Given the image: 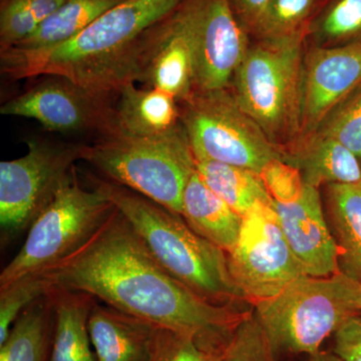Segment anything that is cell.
Wrapping results in <instances>:
<instances>
[{"instance_id":"obj_1","label":"cell","mask_w":361,"mask_h":361,"mask_svg":"<svg viewBox=\"0 0 361 361\" xmlns=\"http://www.w3.org/2000/svg\"><path fill=\"white\" fill-rule=\"evenodd\" d=\"M54 287L82 292L161 329L226 344L249 312L197 295L164 269L116 208L70 257L44 271Z\"/></svg>"},{"instance_id":"obj_2","label":"cell","mask_w":361,"mask_h":361,"mask_svg":"<svg viewBox=\"0 0 361 361\" xmlns=\"http://www.w3.org/2000/svg\"><path fill=\"white\" fill-rule=\"evenodd\" d=\"M184 0H125L80 35L44 51L0 52L1 73L13 80L68 78L99 97L137 84L157 28Z\"/></svg>"},{"instance_id":"obj_3","label":"cell","mask_w":361,"mask_h":361,"mask_svg":"<svg viewBox=\"0 0 361 361\" xmlns=\"http://www.w3.org/2000/svg\"><path fill=\"white\" fill-rule=\"evenodd\" d=\"M128 220L159 264L197 295L218 305L245 301L230 273L227 253L183 219L141 194L90 176Z\"/></svg>"},{"instance_id":"obj_4","label":"cell","mask_w":361,"mask_h":361,"mask_svg":"<svg viewBox=\"0 0 361 361\" xmlns=\"http://www.w3.org/2000/svg\"><path fill=\"white\" fill-rule=\"evenodd\" d=\"M253 306L275 355H314L327 337L360 312L361 283L341 271L324 277L304 274Z\"/></svg>"},{"instance_id":"obj_5","label":"cell","mask_w":361,"mask_h":361,"mask_svg":"<svg viewBox=\"0 0 361 361\" xmlns=\"http://www.w3.org/2000/svg\"><path fill=\"white\" fill-rule=\"evenodd\" d=\"M310 27L250 45L232 80V94L247 115L285 153L299 137L304 44Z\"/></svg>"},{"instance_id":"obj_6","label":"cell","mask_w":361,"mask_h":361,"mask_svg":"<svg viewBox=\"0 0 361 361\" xmlns=\"http://www.w3.org/2000/svg\"><path fill=\"white\" fill-rule=\"evenodd\" d=\"M82 160L116 184L178 215L196 160L184 129L155 137L108 134L84 145Z\"/></svg>"},{"instance_id":"obj_7","label":"cell","mask_w":361,"mask_h":361,"mask_svg":"<svg viewBox=\"0 0 361 361\" xmlns=\"http://www.w3.org/2000/svg\"><path fill=\"white\" fill-rule=\"evenodd\" d=\"M115 210L103 192L82 186L77 168H73L54 200L33 221L20 250L1 271L0 288L25 275L44 272L70 257Z\"/></svg>"},{"instance_id":"obj_8","label":"cell","mask_w":361,"mask_h":361,"mask_svg":"<svg viewBox=\"0 0 361 361\" xmlns=\"http://www.w3.org/2000/svg\"><path fill=\"white\" fill-rule=\"evenodd\" d=\"M180 123L195 159L248 169L260 175L284 154L240 108L231 90L197 92L180 102Z\"/></svg>"},{"instance_id":"obj_9","label":"cell","mask_w":361,"mask_h":361,"mask_svg":"<svg viewBox=\"0 0 361 361\" xmlns=\"http://www.w3.org/2000/svg\"><path fill=\"white\" fill-rule=\"evenodd\" d=\"M84 145L42 139L27 141V153L0 163V227L2 241L30 229L33 221L54 200Z\"/></svg>"},{"instance_id":"obj_10","label":"cell","mask_w":361,"mask_h":361,"mask_svg":"<svg viewBox=\"0 0 361 361\" xmlns=\"http://www.w3.org/2000/svg\"><path fill=\"white\" fill-rule=\"evenodd\" d=\"M227 257L235 284L253 305L305 274L285 238L272 202H257L247 212L238 241Z\"/></svg>"},{"instance_id":"obj_11","label":"cell","mask_w":361,"mask_h":361,"mask_svg":"<svg viewBox=\"0 0 361 361\" xmlns=\"http://www.w3.org/2000/svg\"><path fill=\"white\" fill-rule=\"evenodd\" d=\"M0 108L4 116L32 118L58 133L114 132L115 110L110 99L92 94L61 77H47Z\"/></svg>"},{"instance_id":"obj_12","label":"cell","mask_w":361,"mask_h":361,"mask_svg":"<svg viewBox=\"0 0 361 361\" xmlns=\"http://www.w3.org/2000/svg\"><path fill=\"white\" fill-rule=\"evenodd\" d=\"M360 85L361 40L308 49L301 73L298 139L319 129Z\"/></svg>"},{"instance_id":"obj_13","label":"cell","mask_w":361,"mask_h":361,"mask_svg":"<svg viewBox=\"0 0 361 361\" xmlns=\"http://www.w3.org/2000/svg\"><path fill=\"white\" fill-rule=\"evenodd\" d=\"M206 0H184L157 28L139 84L184 101L194 90L195 47Z\"/></svg>"},{"instance_id":"obj_14","label":"cell","mask_w":361,"mask_h":361,"mask_svg":"<svg viewBox=\"0 0 361 361\" xmlns=\"http://www.w3.org/2000/svg\"><path fill=\"white\" fill-rule=\"evenodd\" d=\"M247 33L230 0H206L195 47L194 90L229 89L250 47Z\"/></svg>"},{"instance_id":"obj_15","label":"cell","mask_w":361,"mask_h":361,"mask_svg":"<svg viewBox=\"0 0 361 361\" xmlns=\"http://www.w3.org/2000/svg\"><path fill=\"white\" fill-rule=\"evenodd\" d=\"M272 204L285 238L305 274L324 277L339 272L338 247L330 231L319 190L306 184L295 198Z\"/></svg>"},{"instance_id":"obj_16","label":"cell","mask_w":361,"mask_h":361,"mask_svg":"<svg viewBox=\"0 0 361 361\" xmlns=\"http://www.w3.org/2000/svg\"><path fill=\"white\" fill-rule=\"evenodd\" d=\"M156 327L97 302L87 319L97 361H149Z\"/></svg>"},{"instance_id":"obj_17","label":"cell","mask_w":361,"mask_h":361,"mask_svg":"<svg viewBox=\"0 0 361 361\" xmlns=\"http://www.w3.org/2000/svg\"><path fill=\"white\" fill-rule=\"evenodd\" d=\"M116 94L118 97L114 106L113 133L129 137H155L182 128L179 102L167 92L129 84Z\"/></svg>"},{"instance_id":"obj_18","label":"cell","mask_w":361,"mask_h":361,"mask_svg":"<svg viewBox=\"0 0 361 361\" xmlns=\"http://www.w3.org/2000/svg\"><path fill=\"white\" fill-rule=\"evenodd\" d=\"M284 161L299 169L306 184H361L360 159L336 140L315 132L285 151Z\"/></svg>"},{"instance_id":"obj_19","label":"cell","mask_w":361,"mask_h":361,"mask_svg":"<svg viewBox=\"0 0 361 361\" xmlns=\"http://www.w3.org/2000/svg\"><path fill=\"white\" fill-rule=\"evenodd\" d=\"M180 216L194 232L227 254L238 241L243 217L207 186L197 169L185 188Z\"/></svg>"},{"instance_id":"obj_20","label":"cell","mask_w":361,"mask_h":361,"mask_svg":"<svg viewBox=\"0 0 361 361\" xmlns=\"http://www.w3.org/2000/svg\"><path fill=\"white\" fill-rule=\"evenodd\" d=\"M54 334L49 361H97L92 351L87 319L94 297L82 292L54 287Z\"/></svg>"},{"instance_id":"obj_21","label":"cell","mask_w":361,"mask_h":361,"mask_svg":"<svg viewBox=\"0 0 361 361\" xmlns=\"http://www.w3.org/2000/svg\"><path fill=\"white\" fill-rule=\"evenodd\" d=\"M325 216L338 247L339 271L361 283V184L327 185Z\"/></svg>"},{"instance_id":"obj_22","label":"cell","mask_w":361,"mask_h":361,"mask_svg":"<svg viewBox=\"0 0 361 361\" xmlns=\"http://www.w3.org/2000/svg\"><path fill=\"white\" fill-rule=\"evenodd\" d=\"M54 334V308L49 292L28 306L14 322L0 344V361H49Z\"/></svg>"},{"instance_id":"obj_23","label":"cell","mask_w":361,"mask_h":361,"mask_svg":"<svg viewBox=\"0 0 361 361\" xmlns=\"http://www.w3.org/2000/svg\"><path fill=\"white\" fill-rule=\"evenodd\" d=\"M123 1L125 0H66L37 32L2 51L28 54L65 44Z\"/></svg>"},{"instance_id":"obj_24","label":"cell","mask_w":361,"mask_h":361,"mask_svg":"<svg viewBox=\"0 0 361 361\" xmlns=\"http://www.w3.org/2000/svg\"><path fill=\"white\" fill-rule=\"evenodd\" d=\"M195 160L197 172L207 186L241 217L257 202H272L262 178L257 173L206 159Z\"/></svg>"},{"instance_id":"obj_25","label":"cell","mask_w":361,"mask_h":361,"mask_svg":"<svg viewBox=\"0 0 361 361\" xmlns=\"http://www.w3.org/2000/svg\"><path fill=\"white\" fill-rule=\"evenodd\" d=\"M310 37L316 47L361 40V0H325L311 20Z\"/></svg>"},{"instance_id":"obj_26","label":"cell","mask_w":361,"mask_h":361,"mask_svg":"<svg viewBox=\"0 0 361 361\" xmlns=\"http://www.w3.org/2000/svg\"><path fill=\"white\" fill-rule=\"evenodd\" d=\"M66 0H1L0 51L33 35Z\"/></svg>"},{"instance_id":"obj_27","label":"cell","mask_w":361,"mask_h":361,"mask_svg":"<svg viewBox=\"0 0 361 361\" xmlns=\"http://www.w3.org/2000/svg\"><path fill=\"white\" fill-rule=\"evenodd\" d=\"M325 0H271L253 35L258 39L287 37L310 27Z\"/></svg>"},{"instance_id":"obj_28","label":"cell","mask_w":361,"mask_h":361,"mask_svg":"<svg viewBox=\"0 0 361 361\" xmlns=\"http://www.w3.org/2000/svg\"><path fill=\"white\" fill-rule=\"evenodd\" d=\"M226 345L156 327L149 361H222Z\"/></svg>"},{"instance_id":"obj_29","label":"cell","mask_w":361,"mask_h":361,"mask_svg":"<svg viewBox=\"0 0 361 361\" xmlns=\"http://www.w3.org/2000/svg\"><path fill=\"white\" fill-rule=\"evenodd\" d=\"M54 287L51 280L42 272L25 275L0 288V344L6 341L21 313L47 296Z\"/></svg>"},{"instance_id":"obj_30","label":"cell","mask_w":361,"mask_h":361,"mask_svg":"<svg viewBox=\"0 0 361 361\" xmlns=\"http://www.w3.org/2000/svg\"><path fill=\"white\" fill-rule=\"evenodd\" d=\"M222 361H275L270 342L255 315L248 313L237 325L225 346Z\"/></svg>"},{"instance_id":"obj_31","label":"cell","mask_w":361,"mask_h":361,"mask_svg":"<svg viewBox=\"0 0 361 361\" xmlns=\"http://www.w3.org/2000/svg\"><path fill=\"white\" fill-rule=\"evenodd\" d=\"M316 132L336 140L361 160V85L330 114Z\"/></svg>"},{"instance_id":"obj_32","label":"cell","mask_w":361,"mask_h":361,"mask_svg":"<svg viewBox=\"0 0 361 361\" xmlns=\"http://www.w3.org/2000/svg\"><path fill=\"white\" fill-rule=\"evenodd\" d=\"M260 176L272 202L295 198L306 186L299 169L283 160L269 161L261 171Z\"/></svg>"},{"instance_id":"obj_33","label":"cell","mask_w":361,"mask_h":361,"mask_svg":"<svg viewBox=\"0 0 361 361\" xmlns=\"http://www.w3.org/2000/svg\"><path fill=\"white\" fill-rule=\"evenodd\" d=\"M334 353L342 361H361V311L336 330Z\"/></svg>"},{"instance_id":"obj_34","label":"cell","mask_w":361,"mask_h":361,"mask_svg":"<svg viewBox=\"0 0 361 361\" xmlns=\"http://www.w3.org/2000/svg\"><path fill=\"white\" fill-rule=\"evenodd\" d=\"M237 18L248 32H253L271 0H230Z\"/></svg>"},{"instance_id":"obj_35","label":"cell","mask_w":361,"mask_h":361,"mask_svg":"<svg viewBox=\"0 0 361 361\" xmlns=\"http://www.w3.org/2000/svg\"><path fill=\"white\" fill-rule=\"evenodd\" d=\"M308 361H342L336 353H318L314 355L310 356Z\"/></svg>"}]
</instances>
